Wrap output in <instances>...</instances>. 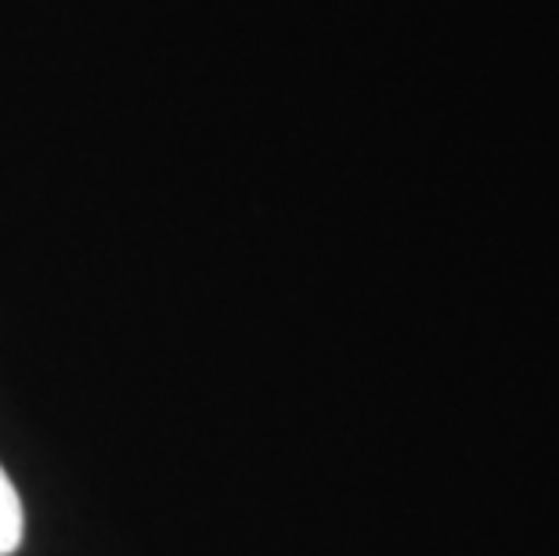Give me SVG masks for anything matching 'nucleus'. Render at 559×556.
<instances>
[{
	"mask_svg": "<svg viewBox=\"0 0 559 556\" xmlns=\"http://www.w3.org/2000/svg\"><path fill=\"white\" fill-rule=\"evenodd\" d=\"M22 542V502L11 488L8 473L0 470V556H11Z\"/></svg>",
	"mask_w": 559,
	"mask_h": 556,
	"instance_id": "1",
	"label": "nucleus"
}]
</instances>
